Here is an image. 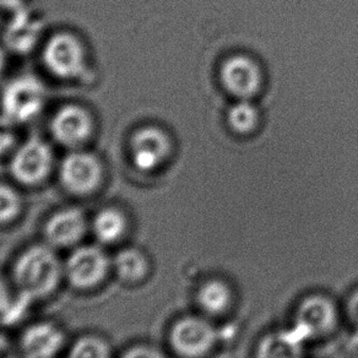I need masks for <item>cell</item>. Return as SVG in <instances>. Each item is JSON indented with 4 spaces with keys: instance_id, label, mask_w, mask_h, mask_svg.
Instances as JSON below:
<instances>
[{
    "instance_id": "cell-26",
    "label": "cell",
    "mask_w": 358,
    "mask_h": 358,
    "mask_svg": "<svg viewBox=\"0 0 358 358\" xmlns=\"http://www.w3.org/2000/svg\"><path fill=\"white\" fill-rule=\"evenodd\" d=\"M30 4L31 0H0V13L9 15Z\"/></svg>"
},
{
    "instance_id": "cell-19",
    "label": "cell",
    "mask_w": 358,
    "mask_h": 358,
    "mask_svg": "<svg viewBox=\"0 0 358 358\" xmlns=\"http://www.w3.org/2000/svg\"><path fill=\"white\" fill-rule=\"evenodd\" d=\"M117 348L107 334L85 330L73 335L63 358H115Z\"/></svg>"
},
{
    "instance_id": "cell-18",
    "label": "cell",
    "mask_w": 358,
    "mask_h": 358,
    "mask_svg": "<svg viewBox=\"0 0 358 358\" xmlns=\"http://www.w3.org/2000/svg\"><path fill=\"white\" fill-rule=\"evenodd\" d=\"M196 303L206 317H222L234 306V289L227 281L219 278L206 280L196 291Z\"/></svg>"
},
{
    "instance_id": "cell-20",
    "label": "cell",
    "mask_w": 358,
    "mask_h": 358,
    "mask_svg": "<svg viewBox=\"0 0 358 358\" xmlns=\"http://www.w3.org/2000/svg\"><path fill=\"white\" fill-rule=\"evenodd\" d=\"M32 308L35 306L16 292L6 268H0V327L6 328L10 324H20L21 327L27 322L24 314Z\"/></svg>"
},
{
    "instance_id": "cell-15",
    "label": "cell",
    "mask_w": 358,
    "mask_h": 358,
    "mask_svg": "<svg viewBox=\"0 0 358 358\" xmlns=\"http://www.w3.org/2000/svg\"><path fill=\"white\" fill-rule=\"evenodd\" d=\"M113 282L128 289H139L152 276L154 263L146 249L129 243L112 250Z\"/></svg>"
},
{
    "instance_id": "cell-21",
    "label": "cell",
    "mask_w": 358,
    "mask_h": 358,
    "mask_svg": "<svg viewBox=\"0 0 358 358\" xmlns=\"http://www.w3.org/2000/svg\"><path fill=\"white\" fill-rule=\"evenodd\" d=\"M27 203L24 189L14 182L0 180V229H9L25 217Z\"/></svg>"
},
{
    "instance_id": "cell-14",
    "label": "cell",
    "mask_w": 358,
    "mask_h": 358,
    "mask_svg": "<svg viewBox=\"0 0 358 358\" xmlns=\"http://www.w3.org/2000/svg\"><path fill=\"white\" fill-rule=\"evenodd\" d=\"M6 16L8 20L3 29V43L6 50L17 55H30L34 50L38 52L50 32L43 14L30 4Z\"/></svg>"
},
{
    "instance_id": "cell-2",
    "label": "cell",
    "mask_w": 358,
    "mask_h": 358,
    "mask_svg": "<svg viewBox=\"0 0 358 358\" xmlns=\"http://www.w3.org/2000/svg\"><path fill=\"white\" fill-rule=\"evenodd\" d=\"M38 57L45 74L62 84L85 85L95 79L92 50L84 36L74 29L50 31Z\"/></svg>"
},
{
    "instance_id": "cell-16",
    "label": "cell",
    "mask_w": 358,
    "mask_h": 358,
    "mask_svg": "<svg viewBox=\"0 0 358 358\" xmlns=\"http://www.w3.org/2000/svg\"><path fill=\"white\" fill-rule=\"evenodd\" d=\"M220 76L226 91L238 100H250L263 85L260 66L253 58L245 55H231L224 60Z\"/></svg>"
},
{
    "instance_id": "cell-28",
    "label": "cell",
    "mask_w": 358,
    "mask_h": 358,
    "mask_svg": "<svg viewBox=\"0 0 358 358\" xmlns=\"http://www.w3.org/2000/svg\"><path fill=\"white\" fill-rule=\"evenodd\" d=\"M11 358H22L21 357L20 355H19V353L16 352L15 355H14V356H13V357Z\"/></svg>"
},
{
    "instance_id": "cell-4",
    "label": "cell",
    "mask_w": 358,
    "mask_h": 358,
    "mask_svg": "<svg viewBox=\"0 0 358 358\" xmlns=\"http://www.w3.org/2000/svg\"><path fill=\"white\" fill-rule=\"evenodd\" d=\"M65 289L79 296H94L113 282L112 250L87 241L63 254Z\"/></svg>"
},
{
    "instance_id": "cell-22",
    "label": "cell",
    "mask_w": 358,
    "mask_h": 358,
    "mask_svg": "<svg viewBox=\"0 0 358 358\" xmlns=\"http://www.w3.org/2000/svg\"><path fill=\"white\" fill-rule=\"evenodd\" d=\"M227 120L232 129L238 134L252 133L259 122L257 106L248 99H242L231 106L227 113Z\"/></svg>"
},
{
    "instance_id": "cell-13",
    "label": "cell",
    "mask_w": 358,
    "mask_h": 358,
    "mask_svg": "<svg viewBox=\"0 0 358 358\" xmlns=\"http://www.w3.org/2000/svg\"><path fill=\"white\" fill-rule=\"evenodd\" d=\"M340 313L333 299L322 294L302 299L294 315V329L306 343L327 338L338 328Z\"/></svg>"
},
{
    "instance_id": "cell-24",
    "label": "cell",
    "mask_w": 358,
    "mask_h": 358,
    "mask_svg": "<svg viewBox=\"0 0 358 358\" xmlns=\"http://www.w3.org/2000/svg\"><path fill=\"white\" fill-rule=\"evenodd\" d=\"M19 128L20 125L0 115V157H9L20 143V138H17Z\"/></svg>"
},
{
    "instance_id": "cell-10",
    "label": "cell",
    "mask_w": 358,
    "mask_h": 358,
    "mask_svg": "<svg viewBox=\"0 0 358 358\" xmlns=\"http://www.w3.org/2000/svg\"><path fill=\"white\" fill-rule=\"evenodd\" d=\"M169 350L180 358H204L219 343V331L204 314L176 319L167 334Z\"/></svg>"
},
{
    "instance_id": "cell-7",
    "label": "cell",
    "mask_w": 358,
    "mask_h": 358,
    "mask_svg": "<svg viewBox=\"0 0 358 358\" xmlns=\"http://www.w3.org/2000/svg\"><path fill=\"white\" fill-rule=\"evenodd\" d=\"M62 254L90 241V213L75 201L60 205L43 216L40 238Z\"/></svg>"
},
{
    "instance_id": "cell-11",
    "label": "cell",
    "mask_w": 358,
    "mask_h": 358,
    "mask_svg": "<svg viewBox=\"0 0 358 358\" xmlns=\"http://www.w3.org/2000/svg\"><path fill=\"white\" fill-rule=\"evenodd\" d=\"M173 151L169 133L156 124L136 127L127 141V155L133 169L152 174L162 169Z\"/></svg>"
},
{
    "instance_id": "cell-25",
    "label": "cell",
    "mask_w": 358,
    "mask_h": 358,
    "mask_svg": "<svg viewBox=\"0 0 358 358\" xmlns=\"http://www.w3.org/2000/svg\"><path fill=\"white\" fill-rule=\"evenodd\" d=\"M15 353V338H11L6 328L0 327V358H11Z\"/></svg>"
},
{
    "instance_id": "cell-27",
    "label": "cell",
    "mask_w": 358,
    "mask_h": 358,
    "mask_svg": "<svg viewBox=\"0 0 358 358\" xmlns=\"http://www.w3.org/2000/svg\"><path fill=\"white\" fill-rule=\"evenodd\" d=\"M353 318L358 325V296L353 301Z\"/></svg>"
},
{
    "instance_id": "cell-12",
    "label": "cell",
    "mask_w": 358,
    "mask_h": 358,
    "mask_svg": "<svg viewBox=\"0 0 358 358\" xmlns=\"http://www.w3.org/2000/svg\"><path fill=\"white\" fill-rule=\"evenodd\" d=\"M133 231V215L120 201L105 203L90 213V239L110 250L129 243Z\"/></svg>"
},
{
    "instance_id": "cell-17",
    "label": "cell",
    "mask_w": 358,
    "mask_h": 358,
    "mask_svg": "<svg viewBox=\"0 0 358 358\" xmlns=\"http://www.w3.org/2000/svg\"><path fill=\"white\" fill-rule=\"evenodd\" d=\"M306 341L294 329L264 335L255 350V358H304Z\"/></svg>"
},
{
    "instance_id": "cell-9",
    "label": "cell",
    "mask_w": 358,
    "mask_h": 358,
    "mask_svg": "<svg viewBox=\"0 0 358 358\" xmlns=\"http://www.w3.org/2000/svg\"><path fill=\"white\" fill-rule=\"evenodd\" d=\"M73 335L58 319L30 318L19 328L16 352L22 358H63Z\"/></svg>"
},
{
    "instance_id": "cell-1",
    "label": "cell",
    "mask_w": 358,
    "mask_h": 358,
    "mask_svg": "<svg viewBox=\"0 0 358 358\" xmlns=\"http://www.w3.org/2000/svg\"><path fill=\"white\" fill-rule=\"evenodd\" d=\"M6 271L16 292L35 307L65 289L63 254L41 239L17 249Z\"/></svg>"
},
{
    "instance_id": "cell-23",
    "label": "cell",
    "mask_w": 358,
    "mask_h": 358,
    "mask_svg": "<svg viewBox=\"0 0 358 358\" xmlns=\"http://www.w3.org/2000/svg\"><path fill=\"white\" fill-rule=\"evenodd\" d=\"M115 358H169V353L156 343L136 340L117 351Z\"/></svg>"
},
{
    "instance_id": "cell-6",
    "label": "cell",
    "mask_w": 358,
    "mask_h": 358,
    "mask_svg": "<svg viewBox=\"0 0 358 358\" xmlns=\"http://www.w3.org/2000/svg\"><path fill=\"white\" fill-rule=\"evenodd\" d=\"M100 129L95 110L84 102L66 101L57 106L48 120V135L55 146L86 149L94 144Z\"/></svg>"
},
{
    "instance_id": "cell-3",
    "label": "cell",
    "mask_w": 358,
    "mask_h": 358,
    "mask_svg": "<svg viewBox=\"0 0 358 358\" xmlns=\"http://www.w3.org/2000/svg\"><path fill=\"white\" fill-rule=\"evenodd\" d=\"M108 178L110 171L106 159L91 148L65 151L55 173L62 192L78 203L100 195Z\"/></svg>"
},
{
    "instance_id": "cell-8",
    "label": "cell",
    "mask_w": 358,
    "mask_h": 358,
    "mask_svg": "<svg viewBox=\"0 0 358 358\" xmlns=\"http://www.w3.org/2000/svg\"><path fill=\"white\" fill-rule=\"evenodd\" d=\"M47 102L48 91L40 78L32 74L17 75L1 90L0 115L22 127L37 120Z\"/></svg>"
},
{
    "instance_id": "cell-5",
    "label": "cell",
    "mask_w": 358,
    "mask_h": 358,
    "mask_svg": "<svg viewBox=\"0 0 358 358\" xmlns=\"http://www.w3.org/2000/svg\"><path fill=\"white\" fill-rule=\"evenodd\" d=\"M58 162L50 138L30 135L8 157L9 179L24 190L41 189L55 179Z\"/></svg>"
}]
</instances>
